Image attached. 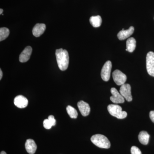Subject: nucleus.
Returning <instances> with one entry per match:
<instances>
[{
	"label": "nucleus",
	"instance_id": "obj_13",
	"mask_svg": "<svg viewBox=\"0 0 154 154\" xmlns=\"http://www.w3.org/2000/svg\"><path fill=\"white\" fill-rule=\"evenodd\" d=\"M46 29V25L44 24H36L33 27L32 33L35 37H39L42 35Z\"/></svg>",
	"mask_w": 154,
	"mask_h": 154
},
{
	"label": "nucleus",
	"instance_id": "obj_17",
	"mask_svg": "<svg viewBox=\"0 0 154 154\" xmlns=\"http://www.w3.org/2000/svg\"><path fill=\"white\" fill-rule=\"evenodd\" d=\"M90 22L94 28H98L102 25V18L100 16H93L90 18Z\"/></svg>",
	"mask_w": 154,
	"mask_h": 154
},
{
	"label": "nucleus",
	"instance_id": "obj_11",
	"mask_svg": "<svg viewBox=\"0 0 154 154\" xmlns=\"http://www.w3.org/2000/svg\"><path fill=\"white\" fill-rule=\"evenodd\" d=\"M32 52V48L30 46H27L21 53L19 56V61L21 63H25L28 61L30 58Z\"/></svg>",
	"mask_w": 154,
	"mask_h": 154
},
{
	"label": "nucleus",
	"instance_id": "obj_3",
	"mask_svg": "<svg viewBox=\"0 0 154 154\" xmlns=\"http://www.w3.org/2000/svg\"><path fill=\"white\" fill-rule=\"evenodd\" d=\"M107 110L110 115L119 119H123L127 116L126 112L122 111V107L117 105L111 104L108 105Z\"/></svg>",
	"mask_w": 154,
	"mask_h": 154
},
{
	"label": "nucleus",
	"instance_id": "obj_4",
	"mask_svg": "<svg viewBox=\"0 0 154 154\" xmlns=\"http://www.w3.org/2000/svg\"><path fill=\"white\" fill-rule=\"evenodd\" d=\"M146 66L148 73L150 75L154 77V53H148L146 57Z\"/></svg>",
	"mask_w": 154,
	"mask_h": 154
},
{
	"label": "nucleus",
	"instance_id": "obj_26",
	"mask_svg": "<svg viewBox=\"0 0 154 154\" xmlns=\"http://www.w3.org/2000/svg\"><path fill=\"white\" fill-rule=\"evenodd\" d=\"M7 154V153H6V152H5L2 151V152H1V154Z\"/></svg>",
	"mask_w": 154,
	"mask_h": 154
},
{
	"label": "nucleus",
	"instance_id": "obj_9",
	"mask_svg": "<svg viewBox=\"0 0 154 154\" xmlns=\"http://www.w3.org/2000/svg\"><path fill=\"white\" fill-rule=\"evenodd\" d=\"M14 103L17 107L19 108H24L28 106V101L26 97L22 95H19L15 97Z\"/></svg>",
	"mask_w": 154,
	"mask_h": 154
},
{
	"label": "nucleus",
	"instance_id": "obj_10",
	"mask_svg": "<svg viewBox=\"0 0 154 154\" xmlns=\"http://www.w3.org/2000/svg\"><path fill=\"white\" fill-rule=\"evenodd\" d=\"M77 105L81 114L83 116H86L90 114L91 107L88 103L83 101H80L78 102Z\"/></svg>",
	"mask_w": 154,
	"mask_h": 154
},
{
	"label": "nucleus",
	"instance_id": "obj_20",
	"mask_svg": "<svg viewBox=\"0 0 154 154\" xmlns=\"http://www.w3.org/2000/svg\"><path fill=\"white\" fill-rule=\"evenodd\" d=\"M43 126H44L45 128H46V129H50L52 126V125L48 119H45L44 121H43Z\"/></svg>",
	"mask_w": 154,
	"mask_h": 154
},
{
	"label": "nucleus",
	"instance_id": "obj_24",
	"mask_svg": "<svg viewBox=\"0 0 154 154\" xmlns=\"http://www.w3.org/2000/svg\"><path fill=\"white\" fill-rule=\"evenodd\" d=\"M3 76V73L2 69H0V80H2V78Z\"/></svg>",
	"mask_w": 154,
	"mask_h": 154
},
{
	"label": "nucleus",
	"instance_id": "obj_22",
	"mask_svg": "<svg viewBox=\"0 0 154 154\" xmlns=\"http://www.w3.org/2000/svg\"><path fill=\"white\" fill-rule=\"evenodd\" d=\"M48 120L50 122L51 124H52V126H54L56 124V121L54 119V116L53 115L49 116L48 117Z\"/></svg>",
	"mask_w": 154,
	"mask_h": 154
},
{
	"label": "nucleus",
	"instance_id": "obj_5",
	"mask_svg": "<svg viewBox=\"0 0 154 154\" xmlns=\"http://www.w3.org/2000/svg\"><path fill=\"white\" fill-rule=\"evenodd\" d=\"M112 63L110 60L107 61L102 67L101 71V76L103 81L107 82L110 79Z\"/></svg>",
	"mask_w": 154,
	"mask_h": 154
},
{
	"label": "nucleus",
	"instance_id": "obj_6",
	"mask_svg": "<svg viewBox=\"0 0 154 154\" xmlns=\"http://www.w3.org/2000/svg\"><path fill=\"white\" fill-rule=\"evenodd\" d=\"M112 76L113 81L117 85H122L125 84L126 82V75L119 70L116 69L114 71L112 74Z\"/></svg>",
	"mask_w": 154,
	"mask_h": 154
},
{
	"label": "nucleus",
	"instance_id": "obj_12",
	"mask_svg": "<svg viewBox=\"0 0 154 154\" xmlns=\"http://www.w3.org/2000/svg\"><path fill=\"white\" fill-rule=\"evenodd\" d=\"M134 28L132 26L130 27L128 30L122 29L117 34V37L120 40H123L131 36L134 32Z\"/></svg>",
	"mask_w": 154,
	"mask_h": 154
},
{
	"label": "nucleus",
	"instance_id": "obj_14",
	"mask_svg": "<svg viewBox=\"0 0 154 154\" xmlns=\"http://www.w3.org/2000/svg\"><path fill=\"white\" fill-rule=\"evenodd\" d=\"M25 149L28 153L30 154H34L35 153L37 149L36 146L35 141L32 139L27 140L25 144Z\"/></svg>",
	"mask_w": 154,
	"mask_h": 154
},
{
	"label": "nucleus",
	"instance_id": "obj_19",
	"mask_svg": "<svg viewBox=\"0 0 154 154\" xmlns=\"http://www.w3.org/2000/svg\"><path fill=\"white\" fill-rule=\"evenodd\" d=\"M10 34V30L7 28H0V41H3Z\"/></svg>",
	"mask_w": 154,
	"mask_h": 154
},
{
	"label": "nucleus",
	"instance_id": "obj_25",
	"mask_svg": "<svg viewBox=\"0 0 154 154\" xmlns=\"http://www.w3.org/2000/svg\"><path fill=\"white\" fill-rule=\"evenodd\" d=\"M3 12V9H0V14H1V15H2V14Z\"/></svg>",
	"mask_w": 154,
	"mask_h": 154
},
{
	"label": "nucleus",
	"instance_id": "obj_18",
	"mask_svg": "<svg viewBox=\"0 0 154 154\" xmlns=\"http://www.w3.org/2000/svg\"><path fill=\"white\" fill-rule=\"evenodd\" d=\"M66 111L71 118L76 119L78 117V113L76 110L71 106L69 105L67 107Z\"/></svg>",
	"mask_w": 154,
	"mask_h": 154
},
{
	"label": "nucleus",
	"instance_id": "obj_2",
	"mask_svg": "<svg viewBox=\"0 0 154 154\" xmlns=\"http://www.w3.org/2000/svg\"><path fill=\"white\" fill-rule=\"evenodd\" d=\"M91 141L94 145L98 147L103 149H109L110 148V141L107 137L103 135H94L91 137Z\"/></svg>",
	"mask_w": 154,
	"mask_h": 154
},
{
	"label": "nucleus",
	"instance_id": "obj_8",
	"mask_svg": "<svg viewBox=\"0 0 154 154\" xmlns=\"http://www.w3.org/2000/svg\"><path fill=\"white\" fill-rule=\"evenodd\" d=\"M112 96L110 97L111 102L115 104H120L124 103L125 99L120 93L115 88H113L110 90Z\"/></svg>",
	"mask_w": 154,
	"mask_h": 154
},
{
	"label": "nucleus",
	"instance_id": "obj_23",
	"mask_svg": "<svg viewBox=\"0 0 154 154\" xmlns=\"http://www.w3.org/2000/svg\"><path fill=\"white\" fill-rule=\"evenodd\" d=\"M149 117L152 121L154 123V110H152L150 112Z\"/></svg>",
	"mask_w": 154,
	"mask_h": 154
},
{
	"label": "nucleus",
	"instance_id": "obj_21",
	"mask_svg": "<svg viewBox=\"0 0 154 154\" xmlns=\"http://www.w3.org/2000/svg\"><path fill=\"white\" fill-rule=\"evenodd\" d=\"M131 154H142L140 149L135 146H133L131 147Z\"/></svg>",
	"mask_w": 154,
	"mask_h": 154
},
{
	"label": "nucleus",
	"instance_id": "obj_15",
	"mask_svg": "<svg viewBox=\"0 0 154 154\" xmlns=\"http://www.w3.org/2000/svg\"><path fill=\"white\" fill-rule=\"evenodd\" d=\"M136 47V41L133 37L128 39L126 41V51L131 53L134 51Z\"/></svg>",
	"mask_w": 154,
	"mask_h": 154
},
{
	"label": "nucleus",
	"instance_id": "obj_7",
	"mask_svg": "<svg viewBox=\"0 0 154 154\" xmlns=\"http://www.w3.org/2000/svg\"><path fill=\"white\" fill-rule=\"evenodd\" d=\"M119 93L128 102H130L132 101V96L131 94V87L129 84H125L121 85L119 90Z\"/></svg>",
	"mask_w": 154,
	"mask_h": 154
},
{
	"label": "nucleus",
	"instance_id": "obj_16",
	"mask_svg": "<svg viewBox=\"0 0 154 154\" xmlns=\"http://www.w3.org/2000/svg\"><path fill=\"white\" fill-rule=\"evenodd\" d=\"M149 137V135L146 131H141L138 135V139L140 142L144 145L148 144Z\"/></svg>",
	"mask_w": 154,
	"mask_h": 154
},
{
	"label": "nucleus",
	"instance_id": "obj_1",
	"mask_svg": "<svg viewBox=\"0 0 154 154\" xmlns=\"http://www.w3.org/2000/svg\"><path fill=\"white\" fill-rule=\"evenodd\" d=\"M55 54L59 68L61 70H66L67 69L69 66L68 52L66 50L60 48L56 50Z\"/></svg>",
	"mask_w": 154,
	"mask_h": 154
}]
</instances>
